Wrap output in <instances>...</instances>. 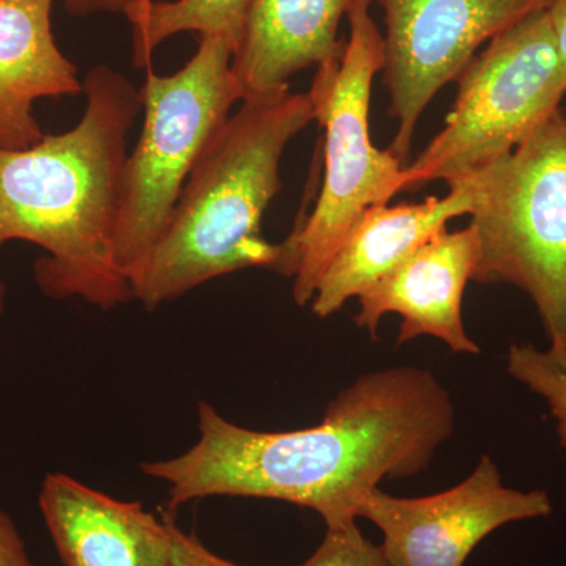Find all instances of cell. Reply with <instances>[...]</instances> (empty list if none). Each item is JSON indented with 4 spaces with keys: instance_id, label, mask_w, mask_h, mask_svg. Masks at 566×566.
Returning <instances> with one entry per match:
<instances>
[{
    "instance_id": "5b68a950",
    "label": "cell",
    "mask_w": 566,
    "mask_h": 566,
    "mask_svg": "<svg viewBox=\"0 0 566 566\" xmlns=\"http://www.w3.org/2000/svg\"><path fill=\"white\" fill-rule=\"evenodd\" d=\"M472 281L510 283L531 297L551 345L566 349V117L560 109L472 175Z\"/></svg>"
},
{
    "instance_id": "9c48e42d",
    "label": "cell",
    "mask_w": 566,
    "mask_h": 566,
    "mask_svg": "<svg viewBox=\"0 0 566 566\" xmlns=\"http://www.w3.org/2000/svg\"><path fill=\"white\" fill-rule=\"evenodd\" d=\"M551 513L546 491L505 486L497 465L483 455L468 479L442 493L408 499L376 488L359 505L357 517L381 528L382 549L394 566H464L497 528Z\"/></svg>"
},
{
    "instance_id": "d6986e66",
    "label": "cell",
    "mask_w": 566,
    "mask_h": 566,
    "mask_svg": "<svg viewBox=\"0 0 566 566\" xmlns=\"http://www.w3.org/2000/svg\"><path fill=\"white\" fill-rule=\"evenodd\" d=\"M0 566H32L24 539L9 513L0 509Z\"/></svg>"
},
{
    "instance_id": "5bb4252c",
    "label": "cell",
    "mask_w": 566,
    "mask_h": 566,
    "mask_svg": "<svg viewBox=\"0 0 566 566\" xmlns=\"http://www.w3.org/2000/svg\"><path fill=\"white\" fill-rule=\"evenodd\" d=\"M54 0H0V148L22 150L43 139L33 106L80 95L77 69L54 40Z\"/></svg>"
},
{
    "instance_id": "4fadbf2b",
    "label": "cell",
    "mask_w": 566,
    "mask_h": 566,
    "mask_svg": "<svg viewBox=\"0 0 566 566\" xmlns=\"http://www.w3.org/2000/svg\"><path fill=\"white\" fill-rule=\"evenodd\" d=\"M357 0H252L232 73L241 102L289 92L300 71L340 54L338 28Z\"/></svg>"
},
{
    "instance_id": "ac0fdd59",
    "label": "cell",
    "mask_w": 566,
    "mask_h": 566,
    "mask_svg": "<svg viewBox=\"0 0 566 566\" xmlns=\"http://www.w3.org/2000/svg\"><path fill=\"white\" fill-rule=\"evenodd\" d=\"M167 566H238L216 556L193 535L185 534L177 524L172 528V553Z\"/></svg>"
},
{
    "instance_id": "ba28073f",
    "label": "cell",
    "mask_w": 566,
    "mask_h": 566,
    "mask_svg": "<svg viewBox=\"0 0 566 566\" xmlns=\"http://www.w3.org/2000/svg\"><path fill=\"white\" fill-rule=\"evenodd\" d=\"M385 11V84L398 128L389 151L408 166L424 107L458 81L482 44L554 0H375Z\"/></svg>"
},
{
    "instance_id": "ffe728a7",
    "label": "cell",
    "mask_w": 566,
    "mask_h": 566,
    "mask_svg": "<svg viewBox=\"0 0 566 566\" xmlns=\"http://www.w3.org/2000/svg\"><path fill=\"white\" fill-rule=\"evenodd\" d=\"M139 2V0H65L66 10L71 14H92V13H125L128 7L133 3Z\"/></svg>"
},
{
    "instance_id": "52a82bcc",
    "label": "cell",
    "mask_w": 566,
    "mask_h": 566,
    "mask_svg": "<svg viewBox=\"0 0 566 566\" xmlns=\"http://www.w3.org/2000/svg\"><path fill=\"white\" fill-rule=\"evenodd\" d=\"M458 84L444 128L405 167L401 192L479 174L560 109L566 81L547 11L491 40Z\"/></svg>"
},
{
    "instance_id": "3957f363",
    "label": "cell",
    "mask_w": 566,
    "mask_h": 566,
    "mask_svg": "<svg viewBox=\"0 0 566 566\" xmlns=\"http://www.w3.org/2000/svg\"><path fill=\"white\" fill-rule=\"evenodd\" d=\"M315 122L308 93L244 99L193 166L166 230L129 275L147 311L196 286L245 270L286 275L283 244L262 237V218L281 191L286 145Z\"/></svg>"
},
{
    "instance_id": "6da1fadb",
    "label": "cell",
    "mask_w": 566,
    "mask_h": 566,
    "mask_svg": "<svg viewBox=\"0 0 566 566\" xmlns=\"http://www.w3.org/2000/svg\"><path fill=\"white\" fill-rule=\"evenodd\" d=\"M453 431L452 398L430 370L385 368L357 378L303 430H249L200 401L196 444L140 469L167 483L172 509L212 495L274 499L334 526L356 520L382 479L424 471Z\"/></svg>"
},
{
    "instance_id": "9a60e30c",
    "label": "cell",
    "mask_w": 566,
    "mask_h": 566,
    "mask_svg": "<svg viewBox=\"0 0 566 566\" xmlns=\"http://www.w3.org/2000/svg\"><path fill=\"white\" fill-rule=\"evenodd\" d=\"M252 0H139L125 10L133 28L134 66H148L156 48L181 32L221 36L237 52Z\"/></svg>"
},
{
    "instance_id": "e0dca14e",
    "label": "cell",
    "mask_w": 566,
    "mask_h": 566,
    "mask_svg": "<svg viewBox=\"0 0 566 566\" xmlns=\"http://www.w3.org/2000/svg\"><path fill=\"white\" fill-rule=\"evenodd\" d=\"M326 527L322 545L301 566H394L382 546L365 538L356 520Z\"/></svg>"
},
{
    "instance_id": "30bf717a",
    "label": "cell",
    "mask_w": 566,
    "mask_h": 566,
    "mask_svg": "<svg viewBox=\"0 0 566 566\" xmlns=\"http://www.w3.org/2000/svg\"><path fill=\"white\" fill-rule=\"evenodd\" d=\"M476 237L471 226L436 233L405 262L359 294L357 326L378 338L382 316H401L398 345L420 335L444 342L453 353L480 354L465 333L463 296L474 277Z\"/></svg>"
},
{
    "instance_id": "277c9868",
    "label": "cell",
    "mask_w": 566,
    "mask_h": 566,
    "mask_svg": "<svg viewBox=\"0 0 566 566\" xmlns=\"http://www.w3.org/2000/svg\"><path fill=\"white\" fill-rule=\"evenodd\" d=\"M374 0L348 11L344 51L316 66L308 96L324 129V175L315 210L283 241L286 275L297 305L312 303L316 285L354 222L368 208L401 192L406 166L370 136L371 85L385 70V36L371 17Z\"/></svg>"
},
{
    "instance_id": "7a4b0ae2",
    "label": "cell",
    "mask_w": 566,
    "mask_h": 566,
    "mask_svg": "<svg viewBox=\"0 0 566 566\" xmlns=\"http://www.w3.org/2000/svg\"><path fill=\"white\" fill-rule=\"evenodd\" d=\"M82 85L87 102L73 129L22 150L0 148V248L14 240L40 245L48 253L33 270L41 292L111 311L134 301L114 244L140 88L106 65L88 71Z\"/></svg>"
},
{
    "instance_id": "8fae6325",
    "label": "cell",
    "mask_w": 566,
    "mask_h": 566,
    "mask_svg": "<svg viewBox=\"0 0 566 566\" xmlns=\"http://www.w3.org/2000/svg\"><path fill=\"white\" fill-rule=\"evenodd\" d=\"M39 504L65 566H167L172 520L123 502L65 474H50Z\"/></svg>"
},
{
    "instance_id": "44dd1931",
    "label": "cell",
    "mask_w": 566,
    "mask_h": 566,
    "mask_svg": "<svg viewBox=\"0 0 566 566\" xmlns=\"http://www.w3.org/2000/svg\"><path fill=\"white\" fill-rule=\"evenodd\" d=\"M547 11L554 40H556L558 57H560L562 70L566 81V0H554Z\"/></svg>"
},
{
    "instance_id": "7402d4cb",
    "label": "cell",
    "mask_w": 566,
    "mask_h": 566,
    "mask_svg": "<svg viewBox=\"0 0 566 566\" xmlns=\"http://www.w3.org/2000/svg\"><path fill=\"white\" fill-rule=\"evenodd\" d=\"M6 294H7L6 285H3L2 282H0V314H2L3 307H6Z\"/></svg>"
},
{
    "instance_id": "7c38bea8",
    "label": "cell",
    "mask_w": 566,
    "mask_h": 566,
    "mask_svg": "<svg viewBox=\"0 0 566 566\" xmlns=\"http://www.w3.org/2000/svg\"><path fill=\"white\" fill-rule=\"evenodd\" d=\"M444 197L420 203L375 205L359 216L333 260L327 264L314 297L312 312L327 318L346 301L359 297L368 286L405 262L447 223L474 210L476 189L471 177L450 182Z\"/></svg>"
},
{
    "instance_id": "8992f818",
    "label": "cell",
    "mask_w": 566,
    "mask_h": 566,
    "mask_svg": "<svg viewBox=\"0 0 566 566\" xmlns=\"http://www.w3.org/2000/svg\"><path fill=\"white\" fill-rule=\"evenodd\" d=\"M233 54L229 41L203 35L177 73L159 76L147 66L144 126L123 167L115 230V263L128 279L166 230L205 148L241 102Z\"/></svg>"
},
{
    "instance_id": "2e32d148",
    "label": "cell",
    "mask_w": 566,
    "mask_h": 566,
    "mask_svg": "<svg viewBox=\"0 0 566 566\" xmlns=\"http://www.w3.org/2000/svg\"><path fill=\"white\" fill-rule=\"evenodd\" d=\"M509 374L539 395L556 420L558 439L566 449V349L549 345L542 352L534 345H513L506 357Z\"/></svg>"
}]
</instances>
